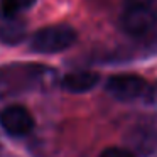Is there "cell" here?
Masks as SVG:
<instances>
[{
	"label": "cell",
	"mask_w": 157,
	"mask_h": 157,
	"mask_svg": "<svg viewBox=\"0 0 157 157\" xmlns=\"http://www.w3.org/2000/svg\"><path fill=\"white\" fill-rule=\"evenodd\" d=\"M157 17L147 5H128L120 17V25L127 34L133 37L145 36L155 27Z\"/></svg>",
	"instance_id": "cell-4"
},
{
	"label": "cell",
	"mask_w": 157,
	"mask_h": 157,
	"mask_svg": "<svg viewBox=\"0 0 157 157\" xmlns=\"http://www.w3.org/2000/svg\"><path fill=\"white\" fill-rule=\"evenodd\" d=\"M106 91L120 101H133L147 93V81L137 75H115L106 81Z\"/></svg>",
	"instance_id": "cell-3"
},
{
	"label": "cell",
	"mask_w": 157,
	"mask_h": 157,
	"mask_svg": "<svg viewBox=\"0 0 157 157\" xmlns=\"http://www.w3.org/2000/svg\"><path fill=\"white\" fill-rule=\"evenodd\" d=\"M51 69L32 63H12L0 66V100L31 93L48 85Z\"/></svg>",
	"instance_id": "cell-1"
},
{
	"label": "cell",
	"mask_w": 157,
	"mask_h": 157,
	"mask_svg": "<svg viewBox=\"0 0 157 157\" xmlns=\"http://www.w3.org/2000/svg\"><path fill=\"white\" fill-rule=\"evenodd\" d=\"M100 81V76L93 71H75L63 78L61 85L69 93H86L93 90Z\"/></svg>",
	"instance_id": "cell-7"
},
{
	"label": "cell",
	"mask_w": 157,
	"mask_h": 157,
	"mask_svg": "<svg viewBox=\"0 0 157 157\" xmlns=\"http://www.w3.org/2000/svg\"><path fill=\"white\" fill-rule=\"evenodd\" d=\"M76 41V31L71 25L54 24L42 27L32 36L31 51L37 54H54V52L66 51Z\"/></svg>",
	"instance_id": "cell-2"
},
{
	"label": "cell",
	"mask_w": 157,
	"mask_h": 157,
	"mask_svg": "<svg viewBox=\"0 0 157 157\" xmlns=\"http://www.w3.org/2000/svg\"><path fill=\"white\" fill-rule=\"evenodd\" d=\"M127 2H128V5H147L149 7L154 0H127Z\"/></svg>",
	"instance_id": "cell-10"
},
{
	"label": "cell",
	"mask_w": 157,
	"mask_h": 157,
	"mask_svg": "<svg viewBox=\"0 0 157 157\" xmlns=\"http://www.w3.org/2000/svg\"><path fill=\"white\" fill-rule=\"evenodd\" d=\"M0 127L12 137H24L34 128V118L27 108L12 105L0 112Z\"/></svg>",
	"instance_id": "cell-5"
},
{
	"label": "cell",
	"mask_w": 157,
	"mask_h": 157,
	"mask_svg": "<svg viewBox=\"0 0 157 157\" xmlns=\"http://www.w3.org/2000/svg\"><path fill=\"white\" fill-rule=\"evenodd\" d=\"M36 0H0V14L4 15H19L21 12L31 9Z\"/></svg>",
	"instance_id": "cell-8"
},
{
	"label": "cell",
	"mask_w": 157,
	"mask_h": 157,
	"mask_svg": "<svg viewBox=\"0 0 157 157\" xmlns=\"http://www.w3.org/2000/svg\"><path fill=\"white\" fill-rule=\"evenodd\" d=\"M25 34H27V25L19 15L0 14V44H21L25 39Z\"/></svg>",
	"instance_id": "cell-6"
},
{
	"label": "cell",
	"mask_w": 157,
	"mask_h": 157,
	"mask_svg": "<svg viewBox=\"0 0 157 157\" xmlns=\"http://www.w3.org/2000/svg\"><path fill=\"white\" fill-rule=\"evenodd\" d=\"M98 157H135V155L128 149H123V147H108Z\"/></svg>",
	"instance_id": "cell-9"
}]
</instances>
